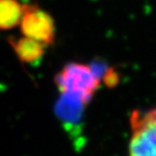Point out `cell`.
<instances>
[{
	"label": "cell",
	"mask_w": 156,
	"mask_h": 156,
	"mask_svg": "<svg viewBox=\"0 0 156 156\" xmlns=\"http://www.w3.org/2000/svg\"><path fill=\"white\" fill-rule=\"evenodd\" d=\"M103 78L107 80V78H113V75H107V71L99 64L69 62L55 75L54 83L61 94L75 97L88 105L100 88Z\"/></svg>",
	"instance_id": "obj_1"
},
{
	"label": "cell",
	"mask_w": 156,
	"mask_h": 156,
	"mask_svg": "<svg viewBox=\"0 0 156 156\" xmlns=\"http://www.w3.org/2000/svg\"><path fill=\"white\" fill-rule=\"evenodd\" d=\"M130 156H156V108L134 111L130 116Z\"/></svg>",
	"instance_id": "obj_2"
},
{
	"label": "cell",
	"mask_w": 156,
	"mask_h": 156,
	"mask_svg": "<svg viewBox=\"0 0 156 156\" xmlns=\"http://www.w3.org/2000/svg\"><path fill=\"white\" fill-rule=\"evenodd\" d=\"M21 32L25 37L49 46L55 38V25L52 16L36 5H24L20 22Z\"/></svg>",
	"instance_id": "obj_3"
},
{
	"label": "cell",
	"mask_w": 156,
	"mask_h": 156,
	"mask_svg": "<svg viewBox=\"0 0 156 156\" xmlns=\"http://www.w3.org/2000/svg\"><path fill=\"white\" fill-rule=\"evenodd\" d=\"M87 105L79 99L68 94H61L55 103V114L68 130L78 133Z\"/></svg>",
	"instance_id": "obj_4"
},
{
	"label": "cell",
	"mask_w": 156,
	"mask_h": 156,
	"mask_svg": "<svg viewBox=\"0 0 156 156\" xmlns=\"http://www.w3.org/2000/svg\"><path fill=\"white\" fill-rule=\"evenodd\" d=\"M10 44L16 53L20 61L25 63H35L44 56L46 47L44 44L36 41L28 37H22L19 39H11Z\"/></svg>",
	"instance_id": "obj_5"
},
{
	"label": "cell",
	"mask_w": 156,
	"mask_h": 156,
	"mask_svg": "<svg viewBox=\"0 0 156 156\" xmlns=\"http://www.w3.org/2000/svg\"><path fill=\"white\" fill-rule=\"evenodd\" d=\"M24 5L19 0H0V29L9 30L19 26Z\"/></svg>",
	"instance_id": "obj_6"
}]
</instances>
